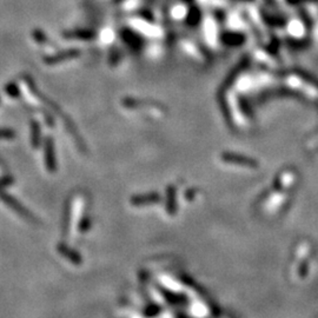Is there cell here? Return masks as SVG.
Listing matches in <instances>:
<instances>
[{"label":"cell","mask_w":318,"mask_h":318,"mask_svg":"<svg viewBox=\"0 0 318 318\" xmlns=\"http://www.w3.org/2000/svg\"><path fill=\"white\" fill-rule=\"evenodd\" d=\"M0 198L5 202V204H7L13 211H15L20 217L27 219L31 223H38V218L29 211L28 209H26L24 205L20 204V202L17 201L14 197H12L8 193H5L4 191H0Z\"/></svg>","instance_id":"obj_1"},{"label":"cell","mask_w":318,"mask_h":318,"mask_svg":"<svg viewBox=\"0 0 318 318\" xmlns=\"http://www.w3.org/2000/svg\"><path fill=\"white\" fill-rule=\"evenodd\" d=\"M159 202H162V196L156 192L146 193V195H137V196L131 197L130 199L131 205L133 206L153 205V204H158Z\"/></svg>","instance_id":"obj_2"},{"label":"cell","mask_w":318,"mask_h":318,"mask_svg":"<svg viewBox=\"0 0 318 318\" xmlns=\"http://www.w3.org/2000/svg\"><path fill=\"white\" fill-rule=\"evenodd\" d=\"M57 250L59 254L63 256L64 258H66L70 263L74 265H80L81 263H83V257H81L80 254H78V252L74 251L73 249L67 247L66 244L60 243L57 247Z\"/></svg>","instance_id":"obj_3"},{"label":"cell","mask_w":318,"mask_h":318,"mask_svg":"<svg viewBox=\"0 0 318 318\" xmlns=\"http://www.w3.org/2000/svg\"><path fill=\"white\" fill-rule=\"evenodd\" d=\"M166 212L170 216H175L177 212V199H176V190L173 186H169L166 189Z\"/></svg>","instance_id":"obj_4"},{"label":"cell","mask_w":318,"mask_h":318,"mask_svg":"<svg viewBox=\"0 0 318 318\" xmlns=\"http://www.w3.org/2000/svg\"><path fill=\"white\" fill-rule=\"evenodd\" d=\"M46 168L50 172H54L55 169H57V165H55L53 147H52L51 143H48L47 147H46Z\"/></svg>","instance_id":"obj_5"},{"label":"cell","mask_w":318,"mask_h":318,"mask_svg":"<svg viewBox=\"0 0 318 318\" xmlns=\"http://www.w3.org/2000/svg\"><path fill=\"white\" fill-rule=\"evenodd\" d=\"M91 226H92V223H91L90 218L88 217L81 218V221L79 223V231L81 232V234H85V232H87L88 230H90Z\"/></svg>","instance_id":"obj_6"},{"label":"cell","mask_w":318,"mask_h":318,"mask_svg":"<svg viewBox=\"0 0 318 318\" xmlns=\"http://www.w3.org/2000/svg\"><path fill=\"white\" fill-rule=\"evenodd\" d=\"M160 291H162V294H163V296H164V298H165L166 301H169V302H171V303H178V298H177L175 295L173 294H171L170 293V291H168V290H164V289H160Z\"/></svg>","instance_id":"obj_7"},{"label":"cell","mask_w":318,"mask_h":318,"mask_svg":"<svg viewBox=\"0 0 318 318\" xmlns=\"http://www.w3.org/2000/svg\"><path fill=\"white\" fill-rule=\"evenodd\" d=\"M160 311V308L158 306H151L147 308V310L145 311V316L146 317H153L156 316L157 314H158Z\"/></svg>","instance_id":"obj_8"},{"label":"cell","mask_w":318,"mask_h":318,"mask_svg":"<svg viewBox=\"0 0 318 318\" xmlns=\"http://www.w3.org/2000/svg\"><path fill=\"white\" fill-rule=\"evenodd\" d=\"M12 134L8 131H0V138H11Z\"/></svg>","instance_id":"obj_9"},{"label":"cell","mask_w":318,"mask_h":318,"mask_svg":"<svg viewBox=\"0 0 318 318\" xmlns=\"http://www.w3.org/2000/svg\"><path fill=\"white\" fill-rule=\"evenodd\" d=\"M12 183V179L11 178H4L1 180V182H0V185H2V186H6V185H9Z\"/></svg>","instance_id":"obj_10"}]
</instances>
